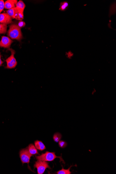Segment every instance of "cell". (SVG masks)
<instances>
[{
    "mask_svg": "<svg viewBox=\"0 0 116 174\" xmlns=\"http://www.w3.org/2000/svg\"><path fill=\"white\" fill-rule=\"evenodd\" d=\"M34 167L37 169L38 174H43L46 169H51L48 165V163L40 160L36 161L34 164Z\"/></svg>",
    "mask_w": 116,
    "mask_h": 174,
    "instance_id": "277c9868",
    "label": "cell"
},
{
    "mask_svg": "<svg viewBox=\"0 0 116 174\" xmlns=\"http://www.w3.org/2000/svg\"><path fill=\"white\" fill-rule=\"evenodd\" d=\"M13 42L12 40H11L9 37L3 36L1 40L0 41V47L10 49L11 44Z\"/></svg>",
    "mask_w": 116,
    "mask_h": 174,
    "instance_id": "8992f818",
    "label": "cell"
},
{
    "mask_svg": "<svg viewBox=\"0 0 116 174\" xmlns=\"http://www.w3.org/2000/svg\"><path fill=\"white\" fill-rule=\"evenodd\" d=\"M69 6V4L68 2L67 1L62 2L60 3L59 10L61 11H65L68 9Z\"/></svg>",
    "mask_w": 116,
    "mask_h": 174,
    "instance_id": "4fadbf2b",
    "label": "cell"
},
{
    "mask_svg": "<svg viewBox=\"0 0 116 174\" xmlns=\"http://www.w3.org/2000/svg\"><path fill=\"white\" fill-rule=\"evenodd\" d=\"M35 146L37 149L40 151H43L46 149L45 145L41 141L36 140L35 142Z\"/></svg>",
    "mask_w": 116,
    "mask_h": 174,
    "instance_id": "30bf717a",
    "label": "cell"
},
{
    "mask_svg": "<svg viewBox=\"0 0 116 174\" xmlns=\"http://www.w3.org/2000/svg\"><path fill=\"white\" fill-rule=\"evenodd\" d=\"M25 25H26V24L25 22L22 21H20L19 22L18 26L20 28H21L25 27Z\"/></svg>",
    "mask_w": 116,
    "mask_h": 174,
    "instance_id": "ffe728a7",
    "label": "cell"
},
{
    "mask_svg": "<svg viewBox=\"0 0 116 174\" xmlns=\"http://www.w3.org/2000/svg\"><path fill=\"white\" fill-rule=\"evenodd\" d=\"M33 155L29 152L28 148L23 149L20 151V158L23 164L27 163L29 165L30 158Z\"/></svg>",
    "mask_w": 116,
    "mask_h": 174,
    "instance_id": "5b68a950",
    "label": "cell"
},
{
    "mask_svg": "<svg viewBox=\"0 0 116 174\" xmlns=\"http://www.w3.org/2000/svg\"><path fill=\"white\" fill-rule=\"evenodd\" d=\"M19 11H20L15 7H14L8 10L7 11V13L11 17L12 19H15Z\"/></svg>",
    "mask_w": 116,
    "mask_h": 174,
    "instance_id": "9c48e42d",
    "label": "cell"
},
{
    "mask_svg": "<svg viewBox=\"0 0 116 174\" xmlns=\"http://www.w3.org/2000/svg\"><path fill=\"white\" fill-rule=\"evenodd\" d=\"M61 138V134L59 133H56L53 135V138L54 141L56 142H58L60 140Z\"/></svg>",
    "mask_w": 116,
    "mask_h": 174,
    "instance_id": "2e32d148",
    "label": "cell"
},
{
    "mask_svg": "<svg viewBox=\"0 0 116 174\" xmlns=\"http://www.w3.org/2000/svg\"><path fill=\"white\" fill-rule=\"evenodd\" d=\"M18 3L17 0H8L5 3V8L6 9H10L14 7Z\"/></svg>",
    "mask_w": 116,
    "mask_h": 174,
    "instance_id": "ba28073f",
    "label": "cell"
},
{
    "mask_svg": "<svg viewBox=\"0 0 116 174\" xmlns=\"http://www.w3.org/2000/svg\"><path fill=\"white\" fill-rule=\"evenodd\" d=\"M73 166L71 165L68 169H64L63 167L62 169L56 172V173L57 174H71V172L70 171V169L71 167Z\"/></svg>",
    "mask_w": 116,
    "mask_h": 174,
    "instance_id": "5bb4252c",
    "label": "cell"
},
{
    "mask_svg": "<svg viewBox=\"0 0 116 174\" xmlns=\"http://www.w3.org/2000/svg\"><path fill=\"white\" fill-rule=\"evenodd\" d=\"M28 151L30 154L32 155L39 154L38 150L35 146L32 143L30 144L28 148Z\"/></svg>",
    "mask_w": 116,
    "mask_h": 174,
    "instance_id": "8fae6325",
    "label": "cell"
},
{
    "mask_svg": "<svg viewBox=\"0 0 116 174\" xmlns=\"http://www.w3.org/2000/svg\"><path fill=\"white\" fill-rule=\"evenodd\" d=\"M36 157L38 160L45 162L52 161L56 158H59L60 159V161L63 162V163H65L61 157L57 156L55 155V153L54 152H46L45 153L41 155L37 156H36Z\"/></svg>",
    "mask_w": 116,
    "mask_h": 174,
    "instance_id": "7a4b0ae2",
    "label": "cell"
},
{
    "mask_svg": "<svg viewBox=\"0 0 116 174\" xmlns=\"http://www.w3.org/2000/svg\"><path fill=\"white\" fill-rule=\"evenodd\" d=\"M24 13L20 11L17 14L15 19L21 21L24 19Z\"/></svg>",
    "mask_w": 116,
    "mask_h": 174,
    "instance_id": "e0dca14e",
    "label": "cell"
},
{
    "mask_svg": "<svg viewBox=\"0 0 116 174\" xmlns=\"http://www.w3.org/2000/svg\"><path fill=\"white\" fill-rule=\"evenodd\" d=\"M16 8L18 9L19 11L22 12L24 13V10H25L26 5L24 2L22 1H20L17 3L16 5Z\"/></svg>",
    "mask_w": 116,
    "mask_h": 174,
    "instance_id": "7c38bea8",
    "label": "cell"
},
{
    "mask_svg": "<svg viewBox=\"0 0 116 174\" xmlns=\"http://www.w3.org/2000/svg\"><path fill=\"white\" fill-rule=\"evenodd\" d=\"M2 55L0 54V66H1L2 65L3 63V62L2 61L1 59Z\"/></svg>",
    "mask_w": 116,
    "mask_h": 174,
    "instance_id": "44dd1931",
    "label": "cell"
},
{
    "mask_svg": "<svg viewBox=\"0 0 116 174\" xmlns=\"http://www.w3.org/2000/svg\"><path fill=\"white\" fill-rule=\"evenodd\" d=\"M12 18L7 13L0 14V23L7 25L12 22Z\"/></svg>",
    "mask_w": 116,
    "mask_h": 174,
    "instance_id": "52a82bcc",
    "label": "cell"
},
{
    "mask_svg": "<svg viewBox=\"0 0 116 174\" xmlns=\"http://www.w3.org/2000/svg\"><path fill=\"white\" fill-rule=\"evenodd\" d=\"M9 50L11 51V54L6 59V61L7 63L6 68L9 69H14L16 67L17 65V60L14 57L16 52L14 50L11 48L9 49Z\"/></svg>",
    "mask_w": 116,
    "mask_h": 174,
    "instance_id": "3957f363",
    "label": "cell"
},
{
    "mask_svg": "<svg viewBox=\"0 0 116 174\" xmlns=\"http://www.w3.org/2000/svg\"><path fill=\"white\" fill-rule=\"evenodd\" d=\"M5 8V3L3 0H0V13Z\"/></svg>",
    "mask_w": 116,
    "mask_h": 174,
    "instance_id": "d6986e66",
    "label": "cell"
},
{
    "mask_svg": "<svg viewBox=\"0 0 116 174\" xmlns=\"http://www.w3.org/2000/svg\"><path fill=\"white\" fill-rule=\"evenodd\" d=\"M7 35L12 39L20 40L22 38L21 28L15 24H12L10 26Z\"/></svg>",
    "mask_w": 116,
    "mask_h": 174,
    "instance_id": "6da1fadb",
    "label": "cell"
},
{
    "mask_svg": "<svg viewBox=\"0 0 116 174\" xmlns=\"http://www.w3.org/2000/svg\"><path fill=\"white\" fill-rule=\"evenodd\" d=\"M58 144H59V146L62 148H64L67 145V143L66 142L63 140H60L58 142Z\"/></svg>",
    "mask_w": 116,
    "mask_h": 174,
    "instance_id": "ac0fdd59",
    "label": "cell"
},
{
    "mask_svg": "<svg viewBox=\"0 0 116 174\" xmlns=\"http://www.w3.org/2000/svg\"><path fill=\"white\" fill-rule=\"evenodd\" d=\"M7 28V25L0 24V34H5L6 32Z\"/></svg>",
    "mask_w": 116,
    "mask_h": 174,
    "instance_id": "9a60e30c",
    "label": "cell"
}]
</instances>
